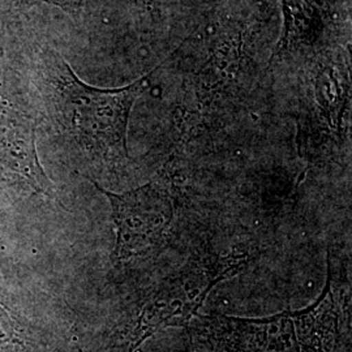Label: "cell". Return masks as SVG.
Masks as SVG:
<instances>
[{"instance_id": "obj_2", "label": "cell", "mask_w": 352, "mask_h": 352, "mask_svg": "<svg viewBox=\"0 0 352 352\" xmlns=\"http://www.w3.org/2000/svg\"><path fill=\"white\" fill-rule=\"evenodd\" d=\"M248 264L245 256H197L145 294L129 330L126 351L135 350L153 333L186 325L197 314L212 289L238 274Z\"/></svg>"}, {"instance_id": "obj_7", "label": "cell", "mask_w": 352, "mask_h": 352, "mask_svg": "<svg viewBox=\"0 0 352 352\" xmlns=\"http://www.w3.org/2000/svg\"><path fill=\"white\" fill-rule=\"evenodd\" d=\"M16 327L12 318L1 309L0 307V343H13L16 340Z\"/></svg>"}, {"instance_id": "obj_5", "label": "cell", "mask_w": 352, "mask_h": 352, "mask_svg": "<svg viewBox=\"0 0 352 352\" xmlns=\"http://www.w3.org/2000/svg\"><path fill=\"white\" fill-rule=\"evenodd\" d=\"M0 168L20 177L38 193L54 197V187L38 161L30 118L0 101Z\"/></svg>"}, {"instance_id": "obj_1", "label": "cell", "mask_w": 352, "mask_h": 352, "mask_svg": "<svg viewBox=\"0 0 352 352\" xmlns=\"http://www.w3.org/2000/svg\"><path fill=\"white\" fill-rule=\"evenodd\" d=\"M41 64L43 93L64 136L109 167L126 162L129 115L151 72L124 88L98 89L82 82L56 51H43Z\"/></svg>"}, {"instance_id": "obj_6", "label": "cell", "mask_w": 352, "mask_h": 352, "mask_svg": "<svg viewBox=\"0 0 352 352\" xmlns=\"http://www.w3.org/2000/svg\"><path fill=\"white\" fill-rule=\"evenodd\" d=\"M344 295L337 265L334 266L327 254V282L318 299L302 311L289 314L302 352H331L337 340Z\"/></svg>"}, {"instance_id": "obj_4", "label": "cell", "mask_w": 352, "mask_h": 352, "mask_svg": "<svg viewBox=\"0 0 352 352\" xmlns=\"http://www.w3.org/2000/svg\"><path fill=\"white\" fill-rule=\"evenodd\" d=\"M204 327L238 352H298L289 312L265 318L202 317Z\"/></svg>"}, {"instance_id": "obj_3", "label": "cell", "mask_w": 352, "mask_h": 352, "mask_svg": "<svg viewBox=\"0 0 352 352\" xmlns=\"http://www.w3.org/2000/svg\"><path fill=\"white\" fill-rule=\"evenodd\" d=\"M91 183L113 209L115 264L148 257L162 245L174 221V202L164 179H154L124 193H113L94 180Z\"/></svg>"}, {"instance_id": "obj_8", "label": "cell", "mask_w": 352, "mask_h": 352, "mask_svg": "<svg viewBox=\"0 0 352 352\" xmlns=\"http://www.w3.org/2000/svg\"><path fill=\"white\" fill-rule=\"evenodd\" d=\"M46 1H49L51 4H55V6H59L65 11L71 13L78 12L81 8V4H82V0H46Z\"/></svg>"}]
</instances>
